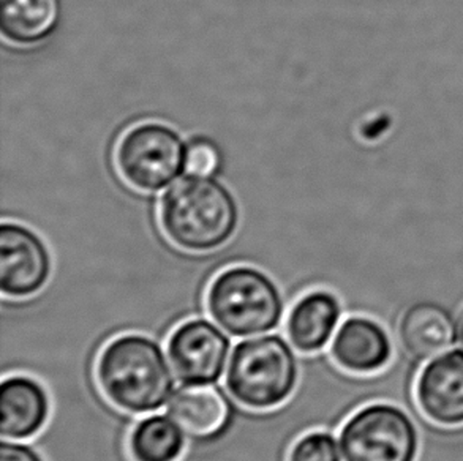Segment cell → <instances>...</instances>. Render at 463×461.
<instances>
[{"label":"cell","mask_w":463,"mask_h":461,"mask_svg":"<svg viewBox=\"0 0 463 461\" xmlns=\"http://www.w3.org/2000/svg\"><path fill=\"white\" fill-rule=\"evenodd\" d=\"M220 154L213 144L198 139L187 149V171L192 175L215 174L219 171Z\"/></svg>","instance_id":"obj_18"},{"label":"cell","mask_w":463,"mask_h":461,"mask_svg":"<svg viewBox=\"0 0 463 461\" xmlns=\"http://www.w3.org/2000/svg\"><path fill=\"white\" fill-rule=\"evenodd\" d=\"M345 316L342 300L329 289H312L291 306L283 334L299 354L329 348Z\"/></svg>","instance_id":"obj_11"},{"label":"cell","mask_w":463,"mask_h":461,"mask_svg":"<svg viewBox=\"0 0 463 461\" xmlns=\"http://www.w3.org/2000/svg\"><path fill=\"white\" fill-rule=\"evenodd\" d=\"M122 179L141 192L168 187L187 169V147L168 125L145 122L127 130L116 147Z\"/></svg>","instance_id":"obj_6"},{"label":"cell","mask_w":463,"mask_h":461,"mask_svg":"<svg viewBox=\"0 0 463 461\" xmlns=\"http://www.w3.org/2000/svg\"><path fill=\"white\" fill-rule=\"evenodd\" d=\"M338 367L353 374H378L392 361L394 346L380 321L365 315L345 316L329 344Z\"/></svg>","instance_id":"obj_10"},{"label":"cell","mask_w":463,"mask_h":461,"mask_svg":"<svg viewBox=\"0 0 463 461\" xmlns=\"http://www.w3.org/2000/svg\"><path fill=\"white\" fill-rule=\"evenodd\" d=\"M420 414L439 427L463 425V351L437 355L422 367L414 386Z\"/></svg>","instance_id":"obj_9"},{"label":"cell","mask_w":463,"mask_h":461,"mask_svg":"<svg viewBox=\"0 0 463 461\" xmlns=\"http://www.w3.org/2000/svg\"><path fill=\"white\" fill-rule=\"evenodd\" d=\"M2 437L32 441L51 418V399L46 387L29 374H12L0 384Z\"/></svg>","instance_id":"obj_12"},{"label":"cell","mask_w":463,"mask_h":461,"mask_svg":"<svg viewBox=\"0 0 463 461\" xmlns=\"http://www.w3.org/2000/svg\"><path fill=\"white\" fill-rule=\"evenodd\" d=\"M232 397L225 384H182L166 405V414L175 419L188 437L213 435L230 416Z\"/></svg>","instance_id":"obj_14"},{"label":"cell","mask_w":463,"mask_h":461,"mask_svg":"<svg viewBox=\"0 0 463 461\" xmlns=\"http://www.w3.org/2000/svg\"><path fill=\"white\" fill-rule=\"evenodd\" d=\"M207 316L232 338L283 332L288 308L276 280L250 264L223 268L206 294Z\"/></svg>","instance_id":"obj_4"},{"label":"cell","mask_w":463,"mask_h":461,"mask_svg":"<svg viewBox=\"0 0 463 461\" xmlns=\"http://www.w3.org/2000/svg\"><path fill=\"white\" fill-rule=\"evenodd\" d=\"M402 348L414 361H430L458 340L452 313L439 302H414L408 306L397 327Z\"/></svg>","instance_id":"obj_13"},{"label":"cell","mask_w":463,"mask_h":461,"mask_svg":"<svg viewBox=\"0 0 463 461\" xmlns=\"http://www.w3.org/2000/svg\"><path fill=\"white\" fill-rule=\"evenodd\" d=\"M54 258L35 230L19 223L0 228L2 297L25 299L40 293L52 277Z\"/></svg>","instance_id":"obj_8"},{"label":"cell","mask_w":463,"mask_h":461,"mask_svg":"<svg viewBox=\"0 0 463 461\" xmlns=\"http://www.w3.org/2000/svg\"><path fill=\"white\" fill-rule=\"evenodd\" d=\"M188 437L168 414L141 416L128 437L133 461H179L187 449Z\"/></svg>","instance_id":"obj_16"},{"label":"cell","mask_w":463,"mask_h":461,"mask_svg":"<svg viewBox=\"0 0 463 461\" xmlns=\"http://www.w3.org/2000/svg\"><path fill=\"white\" fill-rule=\"evenodd\" d=\"M299 374V353L283 332H269L232 346L223 384L239 405L268 411L288 401Z\"/></svg>","instance_id":"obj_3"},{"label":"cell","mask_w":463,"mask_h":461,"mask_svg":"<svg viewBox=\"0 0 463 461\" xmlns=\"http://www.w3.org/2000/svg\"><path fill=\"white\" fill-rule=\"evenodd\" d=\"M0 461H46L42 452L29 441L4 439L0 446Z\"/></svg>","instance_id":"obj_19"},{"label":"cell","mask_w":463,"mask_h":461,"mask_svg":"<svg viewBox=\"0 0 463 461\" xmlns=\"http://www.w3.org/2000/svg\"><path fill=\"white\" fill-rule=\"evenodd\" d=\"M338 444L344 461H416L420 431L399 406L372 401L345 420Z\"/></svg>","instance_id":"obj_5"},{"label":"cell","mask_w":463,"mask_h":461,"mask_svg":"<svg viewBox=\"0 0 463 461\" xmlns=\"http://www.w3.org/2000/svg\"><path fill=\"white\" fill-rule=\"evenodd\" d=\"M458 343L462 344L463 348V315L460 323H458Z\"/></svg>","instance_id":"obj_20"},{"label":"cell","mask_w":463,"mask_h":461,"mask_svg":"<svg viewBox=\"0 0 463 461\" xmlns=\"http://www.w3.org/2000/svg\"><path fill=\"white\" fill-rule=\"evenodd\" d=\"M238 223V204L232 194L211 177L190 174L162 198L163 234L181 251L211 253L220 249L234 236Z\"/></svg>","instance_id":"obj_2"},{"label":"cell","mask_w":463,"mask_h":461,"mask_svg":"<svg viewBox=\"0 0 463 461\" xmlns=\"http://www.w3.org/2000/svg\"><path fill=\"white\" fill-rule=\"evenodd\" d=\"M288 461H344V458L334 431L313 430L293 444Z\"/></svg>","instance_id":"obj_17"},{"label":"cell","mask_w":463,"mask_h":461,"mask_svg":"<svg viewBox=\"0 0 463 461\" xmlns=\"http://www.w3.org/2000/svg\"><path fill=\"white\" fill-rule=\"evenodd\" d=\"M97 380L111 405L141 418L168 405L177 378L163 343L145 334H124L101 351Z\"/></svg>","instance_id":"obj_1"},{"label":"cell","mask_w":463,"mask_h":461,"mask_svg":"<svg viewBox=\"0 0 463 461\" xmlns=\"http://www.w3.org/2000/svg\"><path fill=\"white\" fill-rule=\"evenodd\" d=\"M61 21V0H0V31L14 44L50 38Z\"/></svg>","instance_id":"obj_15"},{"label":"cell","mask_w":463,"mask_h":461,"mask_svg":"<svg viewBox=\"0 0 463 461\" xmlns=\"http://www.w3.org/2000/svg\"><path fill=\"white\" fill-rule=\"evenodd\" d=\"M232 337L209 316L177 325L165 343L175 378L182 384H217L225 376Z\"/></svg>","instance_id":"obj_7"}]
</instances>
